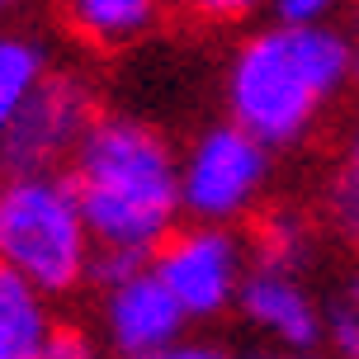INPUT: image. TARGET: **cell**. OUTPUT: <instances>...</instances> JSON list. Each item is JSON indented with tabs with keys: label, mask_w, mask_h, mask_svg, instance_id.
Wrapping results in <instances>:
<instances>
[{
	"label": "cell",
	"mask_w": 359,
	"mask_h": 359,
	"mask_svg": "<svg viewBox=\"0 0 359 359\" xmlns=\"http://www.w3.org/2000/svg\"><path fill=\"white\" fill-rule=\"evenodd\" d=\"M355 81V38L336 24H265L236 43L222 95L227 118L269 151L298 147Z\"/></svg>",
	"instance_id": "cell-2"
},
{
	"label": "cell",
	"mask_w": 359,
	"mask_h": 359,
	"mask_svg": "<svg viewBox=\"0 0 359 359\" xmlns=\"http://www.w3.org/2000/svg\"><path fill=\"white\" fill-rule=\"evenodd\" d=\"M336 170H345V175H355L359 180V123L350 128V137H345V147H341V165Z\"/></svg>",
	"instance_id": "cell-19"
},
{
	"label": "cell",
	"mask_w": 359,
	"mask_h": 359,
	"mask_svg": "<svg viewBox=\"0 0 359 359\" xmlns=\"http://www.w3.org/2000/svg\"><path fill=\"white\" fill-rule=\"evenodd\" d=\"M269 189V147L246 128L227 123L203 128L180 156V203L203 227H232L251 213Z\"/></svg>",
	"instance_id": "cell-4"
},
{
	"label": "cell",
	"mask_w": 359,
	"mask_h": 359,
	"mask_svg": "<svg viewBox=\"0 0 359 359\" xmlns=\"http://www.w3.org/2000/svg\"><path fill=\"white\" fill-rule=\"evenodd\" d=\"M355 86H359V34H355Z\"/></svg>",
	"instance_id": "cell-22"
},
{
	"label": "cell",
	"mask_w": 359,
	"mask_h": 359,
	"mask_svg": "<svg viewBox=\"0 0 359 359\" xmlns=\"http://www.w3.org/2000/svg\"><path fill=\"white\" fill-rule=\"evenodd\" d=\"M265 0H189V10L198 19H208V24H241V19H251Z\"/></svg>",
	"instance_id": "cell-17"
},
{
	"label": "cell",
	"mask_w": 359,
	"mask_h": 359,
	"mask_svg": "<svg viewBox=\"0 0 359 359\" xmlns=\"http://www.w3.org/2000/svg\"><path fill=\"white\" fill-rule=\"evenodd\" d=\"M0 175H5V170H0Z\"/></svg>",
	"instance_id": "cell-24"
},
{
	"label": "cell",
	"mask_w": 359,
	"mask_h": 359,
	"mask_svg": "<svg viewBox=\"0 0 359 359\" xmlns=\"http://www.w3.org/2000/svg\"><path fill=\"white\" fill-rule=\"evenodd\" d=\"M142 359H236V355L213 341H175V345H165L156 355H142Z\"/></svg>",
	"instance_id": "cell-18"
},
{
	"label": "cell",
	"mask_w": 359,
	"mask_h": 359,
	"mask_svg": "<svg viewBox=\"0 0 359 359\" xmlns=\"http://www.w3.org/2000/svg\"><path fill=\"white\" fill-rule=\"evenodd\" d=\"M10 5H19V0H0V10H10Z\"/></svg>",
	"instance_id": "cell-23"
},
{
	"label": "cell",
	"mask_w": 359,
	"mask_h": 359,
	"mask_svg": "<svg viewBox=\"0 0 359 359\" xmlns=\"http://www.w3.org/2000/svg\"><path fill=\"white\" fill-rule=\"evenodd\" d=\"M236 312L279 350H317L326 341V326H331L317 293L303 284V274L274 265H251Z\"/></svg>",
	"instance_id": "cell-8"
},
{
	"label": "cell",
	"mask_w": 359,
	"mask_h": 359,
	"mask_svg": "<svg viewBox=\"0 0 359 359\" xmlns=\"http://www.w3.org/2000/svg\"><path fill=\"white\" fill-rule=\"evenodd\" d=\"M95 274L104 279V341L123 359H142L184 341L189 317L180 312L175 293L156 279L151 260L95 255Z\"/></svg>",
	"instance_id": "cell-7"
},
{
	"label": "cell",
	"mask_w": 359,
	"mask_h": 359,
	"mask_svg": "<svg viewBox=\"0 0 359 359\" xmlns=\"http://www.w3.org/2000/svg\"><path fill=\"white\" fill-rule=\"evenodd\" d=\"M62 15H67V29L86 38L90 48L118 53L156 29L161 0H62Z\"/></svg>",
	"instance_id": "cell-9"
},
{
	"label": "cell",
	"mask_w": 359,
	"mask_h": 359,
	"mask_svg": "<svg viewBox=\"0 0 359 359\" xmlns=\"http://www.w3.org/2000/svg\"><path fill=\"white\" fill-rule=\"evenodd\" d=\"M53 76V53L34 34H0V137L10 133L19 109L34 100L43 81Z\"/></svg>",
	"instance_id": "cell-11"
},
{
	"label": "cell",
	"mask_w": 359,
	"mask_h": 359,
	"mask_svg": "<svg viewBox=\"0 0 359 359\" xmlns=\"http://www.w3.org/2000/svg\"><path fill=\"white\" fill-rule=\"evenodd\" d=\"M72 184L104 260H151L175 236L180 156L142 118H95L72 156Z\"/></svg>",
	"instance_id": "cell-1"
},
{
	"label": "cell",
	"mask_w": 359,
	"mask_h": 359,
	"mask_svg": "<svg viewBox=\"0 0 359 359\" xmlns=\"http://www.w3.org/2000/svg\"><path fill=\"white\" fill-rule=\"evenodd\" d=\"M265 359H336V355H322V350H279V355H265Z\"/></svg>",
	"instance_id": "cell-20"
},
{
	"label": "cell",
	"mask_w": 359,
	"mask_h": 359,
	"mask_svg": "<svg viewBox=\"0 0 359 359\" xmlns=\"http://www.w3.org/2000/svg\"><path fill=\"white\" fill-rule=\"evenodd\" d=\"M43 359H100V345H95L90 331L57 322V331H53V341H48V350H43Z\"/></svg>",
	"instance_id": "cell-15"
},
{
	"label": "cell",
	"mask_w": 359,
	"mask_h": 359,
	"mask_svg": "<svg viewBox=\"0 0 359 359\" xmlns=\"http://www.w3.org/2000/svg\"><path fill=\"white\" fill-rule=\"evenodd\" d=\"M53 331L48 293L0 269V359H43Z\"/></svg>",
	"instance_id": "cell-10"
},
{
	"label": "cell",
	"mask_w": 359,
	"mask_h": 359,
	"mask_svg": "<svg viewBox=\"0 0 359 359\" xmlns=\"http://www.w3.org/2000/svg\"><path fill=\"white\" fill-rule=\"evenodd\" d=\"M95 236L72 175L34 170L0 180V269L38 293H72L95 274Z\"/></svg>",
	"instance_id": "cell-3"
},
{
	"label": "cell",
	"mask_w": 359,
	"mask_h": 359,
	"mask_svg": "<svg viewBox=\"0 0 359 359\" xmlns=\"http://www.w3.org/2000/svg\"><path fill=\"white\" fill-rule=\"evenodd\" d=\"M350 303L359 307V274H355V284H350Z\"/></svg>",
	"instance_id": "cell-21"
},
{
	"label": "cell",
	"mask_w": 359,
	"mask_h": 359,
	"mask_svg": "<svg viewBox=\"0 0 359 359\" xmlns=\"http://www.w3.org/2000/svg\"><path fill=\"white\" fill-rule=\"evenodd\" d=\"M95 128V100L81 76L53 72L29 104L19 109L10 133L0 137V170L5 175H34V170H57L72 165L76 147Z\"/></svg>",
	"instance_id": "cell-6"
},
{
	"label": "cell",
	"mask_w": 359,
	"mask_h": 359,
	"mask_svg": "<svg viewBox=\"0 0 359 359\" xmlns=\"http://www.w3.org/2000/svg\"><path fill=\"white\" fill-rule=\"evenodd\" d=\"M255 246H260V260L255 265H274V269H293V274H303V265L312 260V246H317V236H312V222L303 213H269L260 222V236H255Z\"/></svg>",
	"instance_id": "cell-12"
},
{
	"label": "cell",
	"mask_w": 359,
	"mask_h": 359,
	"mask_svg": "<svg viewBox=\"0 0 359 359\" xmlns=\"http://www.w3.org/2000/svg\"><path fill=\"white\" fill-rule=\"evenodd\" d=\"M279 24H303V29H322L341 15L350 0H269Z\"/></svg>",
	"instance_id": "cell-14"
},
{
	"label": "cell",
	"mask_w": 359,
	"mask_h": 359,
	"mask_svg": "<svg viewBox=\"0 0 359 359\" xmlns=\"http://www.w3.org/2000/svg\"><path fill=\"white\" fill-rule=\"evenodd\" d=\"M151 269L175 293L189 322H213L227 307H236L251 260H246V241L232 227L189 222V227H175V236L151 255Z\"/></svg>",
	"instance_id": "cell-5"
},
{
	"label": "cell",
	"mask_w": 359,
	"mask_h": 359,
	"mask_svg": "<svg viewBox=\"0 0 359 359\" xmlns=\"http://www.w3.org/2000/svg\"><path fill=\"white\" fill-rule=\"evenodd\" d=\"M326 222L345 246L359 251V180L345 175V170H336L326 184Z\"/></svg>",
	"instance_id": "cell-13"
},
{
	"label": "cell",
	"mask_w": 359,
	"mask_h": 359,
	"mask_svg": "<svg viewBox=\"0 0 359 359\" xmlns=\"http://www.w3.org/2000/svg\"><path fill=\"white\" fill-rule=\"evenodd\" d=\"M326 341H331L336 359H359V307H355V303L331 317V326H326Z\"/></svg>",
	"instance_id": "cell-16"
}]
</instances>
